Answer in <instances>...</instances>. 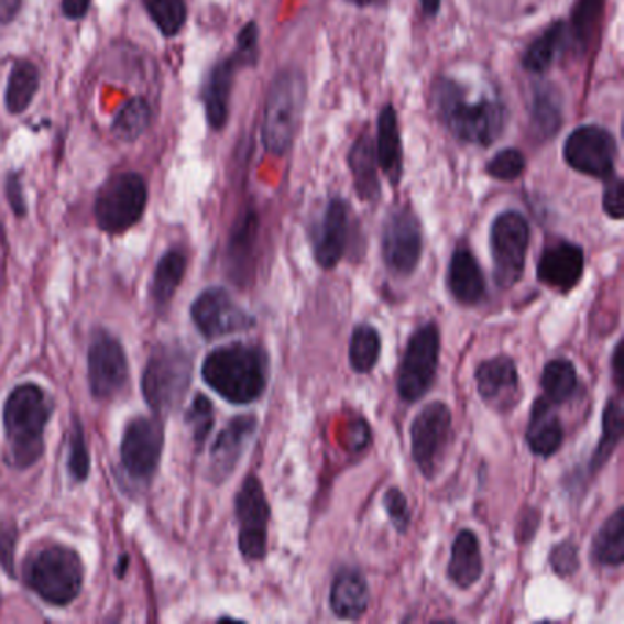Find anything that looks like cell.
<instances>
[{"label":"cell","instance_id":"obj_33","mask_svg":"<svg viewBox=\"0 0 624 624\" xmlns=\"http://www.w3.org/2000/svg\"><path fill=\"white\" fill-rule=\"evenodd\" d=\"M565 21L554 22L551 26L546 28V32L529 44V48L522 57L524 68L532 74H544L548 70L549 66L554 65L560 44L565 43Z\"/></svg>","mask_w":624,"mask_h":624},{"label":"cell","instance_id":"obj_43","mask_svg":"<svg viewBox=\"0 0 624 624\" xmlns=\"http://www.w3.org/2000/svg\"><path fill=\"white\" fill-rule=\"evenodd\" d=\"M383 505H385L386 515L391 518L397 533H407L408 526H410V507H408L407 496L402 489H388L383 496Z\"/></svg>","mask_w":624,"mask_h":624},{"label":"cell","instance_id":"obj_16","mask_svg":"<svg viewBox=\"0 0 624 624\" xmlns=\"http://www.w3.org/2000/svg\"><path fill=\"white\" fill-rule=\"evenodd\" d=\"M190 317L206 339H218L237 331L250 330L255 326V317L237 305L223 288L201 292L193 303Z\"/></svg>","mask_w":624,"mask_h":624},{"label":"cell","instance_id":"obj_2","mask_svg":"<svg viewBox=\"0 0 624 624\" xmlns=\"http://www.w3.org/2000/svg\"><path fill=\"white\" fill-rule=\"evenodd\" d=\"M433 103L447 129L462 142L489 147L504 131L505 109L502 101L485 96L471 101L463 85L449 77H441L435 83Z\"/></svg>","mask_w":624,"mask_h":624},{"label":"cell","instance_id":"obj_25","mask_svg":"<svg viewBox=\"0 0 624 624\" xmlns=\"http://www.w3.org/2000/svg\"><path fill=\"white\" fill-rule=\"evenodd\" d=\"M370 603L369 584L358 570L337 573L330 590V609L336 617L355 621L366 612Z\"/></svg>","mask_w":624,"mask_h":624},{"label":"cell","instance_id":"obj_20","mask_svg":"<svg viewBox=\"0 0 624 624\" xmlns=\"http://www.w3.org/2000/svg\"><path fill=\"white\" fill-rule=\"evenodd\" d=\"M245 66H255V63L248 59L244 54H240L239 50H234L233 54L212 66V70L207 76L204 105H206L207 121L215 131H222L228 123L234 74Z\"/></svg>","mask_w":624,"mask_h":624},{"label":"cell","instance_id":"obj_30","mask_svg":"<svg viewBox=\"0 0 624 624\" xmlns=\"http://www.w3.org/2000/svg\"><path fill=\"white\" fill-rule=\"evenodd\" d=\"M37 66L32 61H17L11 68L8 85H6L4 103L10 114L26 112L39 90Z\"/></svg>","mask_w":624,"mask_h":624},{"label":"cell","instance_id":"obj_38","mask_svg":"<svg viewBox=\"0 0 624 624\" xmlns=\"http://www.w3.org/2000/svg\"><path fill=\"white\" fill-rule=\"evenodd\" d=\"M604 0H577L571 11V37L579 48L592 44L603 17Z\"/></svg>","mask_w":624,"mask_h":624},{"label":"cell","instance_id":"obj_46","mask_svg":"<svg viewBox=\"0 0 624 624\" xmlns=\"http://www.w3.org/2000/svg\"><path fill=\"white\" fill-rule=\"evenodd\" d=\"M17 529L13 526L0 527V566L13 576V551H15Z\"/></svg>","mask_w":624,"mask_h":624},{"label":"cell","instance_id":"obj_22","mask_svg":"<svg viewBox=\"0 0 624 624\" xmlns=\"http://www.w3.org/2000/svg\"><path fill=\"white\" fill-rule=\"evenodd\" d=\"M447 286L463 306H474L485 297V277L468 245H458L447 272Z\"/></svg>","mask_w":624,"mask_h":624},{"label":"cell","instance_id":"obj_36","mask_svg":"<svg viewBox=\"0 0 624 624\" xmlns=\"http://www.w3.org/2000/svg\"><path fill=\"white\" fill-rule=\"evenodd\" d=\"M380 353V331L370 325L355 326L352 339H350V350H348V359H350L352 369L358 374H369L370 370L377 364Z\"/></svg>","mask_w":624,"mask_h":624},{"label":"cell","instance_id":"obj_26","mask_svg":"<svg viewBox=\"0 0 624 624\" xmlns=\"http://www.w3.org/2000/svg\"><path fill=\"white\" fill-rule=\"evenodd\" d=\"M482 573L483 560L478 537L471 529H462L452 543L447 576L458 588L469 590L482 579Z\"/></svg>","mask_w":624,"mask_h":624},{"label":"cell","instance_id":"obj_10","mask_svg":"<svg viewBox=\"0 0 624 624\" xmlns=\"http://www.w3.org/2000/svg\"><path fill=\"white\" fill-rule=\"evenodd\" d=\"M234 513L239 521V548L245 560L256 562L266 557L267 522L270 505L255 474L245 478L234 500Z\"/></svg>","mask_w":624,"mask_h":624},{"label":"cell","instance_id":"obj_51","mask_svg":"<svg viewBox=\"0 0 624 624\" xmlns=\"http://www.w3.org/2000/svg\"><path fill=\"white\" fill-rule=\"evenodd\" d=\"M419 2H422L425 15L433 17L440 11L441 0H419Z\"/></svg>","mask_w":624,"mask_h":624},{"label":"cell","instance_id":"obj_28","mask_svg":"<svg viewBox=\"0 0 624 624\" xmlns=\"http://www.w3.org/2000/svg\"><path fill=\"white\" fill-rule=\"evenodd\" d=\"M185 270H187V256L178 248L168 250L157 262L151 284V299L160 314L167 310V306L171 305L176 289L184 281Z\"/></svg>","mask_w":624,"mask_h":624},{"label":"cell","instance_id":"obj_34","mask_svg":"<svg viewBox=\"0 0 624 624\" xmlns=\"http://www.w3.org/2000/svg\"><path fill=\"white\" fill-rule=\"evenodd\" d=\"M540 385L544 388V397L554 405L568 402L576 394L579 380L577 370L568 359H554L544 366Z\"/></svg>","mask_w":624,"mask_h":624},{"label":"cell","instance_id":"obj_44","mask_svg":"<svg viewBox=\"0 0 624 624\" xmlns=\"http://www.w3.org/2000/svg\"><path fill=\"white\" fill-rule=\"evenodd\" d=\"M549 562L555 573L559 577L576 576L579 570V549L571 540L557 544L551 554H549Z\"/></svg>","mask_w":624,"mask_h":624},{"label":"cell","instance_id":"obj_41","mask_svg":"<svg viewBox=\"0 0 624 624\" xmlns=\"http://www.w3.org/2000/svg\"><path fill=\"white\" fill-rule=\"evenodd\" d=\"M68 472L76 482H85L90 474V455H88L87 440L83 433L79 419H74L68 440Z\"/></svg>","mask_w":624,"mask_h":624},{"label":"cell","instance_id":"obj_5","mask_svg":"<svg viewBox=\"0 0 624 624\" xmlns=\"http://www.w3.org/2000/svg\"><path fill=\"white\" fill-rule=\"evenodd\" d=\"M305 96V76L299 70L286 68L278 72L267 92L262 118V143L267 153L283 156L292 147L299 129Z\"/></svg>","mask_w":624,"mask_h":624},{"label":"cell","instance_id":"obj_39","mask_svg":"<svg viewBox=\"0 0 624 624\" xmlns=\"http://www.w3.org/2000/svg\"><path fill=\"white\" fill-rule=\"evenodd\" d=\"M143 6L163 37H174L184 28L187 19L185 0H143Z\"/></svg>","mask_w":624,"mask_h":624},{"label":"cell","instance_id":"obj_11","mask_svg":"<svg viewBox=\"0 0 624 624\" xmlns=\"http://www.w3.org/2000/svg\"><path fill=\"white\" fill-rule=\"evenodd\" d=\"M451 408L444 402L429 403L419 410L410 427L413 458L424 477L433 478L440 468L451 440Z\"/></svg>","mask_w":624,"mask_h":624},{"label":"cell","instance_id":"obj_35","mask_svg":"<svg viewBox=\"0 0 624 624\" xmlns=\"http://www.w3.org/2000/svg\"><path fill=\"white\" fill-rule=\"evenodd\" d=\"M153 118V110L147 99L134 98L121 107L120 112L112 121V132L121 142H136L147 131Z\"/></svg>","mask_w":624,"mask_h":624},{"label":"cell","instance_id":"obj_14","mask_svg":"<svg viewBox=\"0 0 624 624\" xmlns=\"http://www.w3.org/2000/svg\"><path fill=\"white\" fill-rule=\"evenodd\" d=\"M617 142L604 127L582 125L571 132L565 143V160L577 173L592 178H609L614 174Z\"/></svg>","mask_w":624,"mask_h":624},{"label":"cell","instance_id":"obj_42","mask_svg":"<svg viewBox=\"0 0 624 624\" xmlns=\"http://www.w3.org/2000/svg\"><path fill=\"white\" fill-rule=\"evenodd\" d=\"M524 171H526V157L518 149H504L499 154H494L485 165V173L491 178L502 179V182L521 178Z\"/></svg>","mask_w":624,"mask_h":624},{"label":"cell","instance_id":"obj_17","mask_svg":"<svg viewBox=\"0 0 624 624\" xmlns=\"http://www.w3.org/2000/svg\"><path fill=\"white\" fill-rule=\"evenodd\" d=\"M477 388L483 403L499 413H511L522 399L521 380L513 359L507 355L478 364Z\"/></svg>","mask_w":624,"mask_h":624},{"label":"cell","instance_id":"obj_47","mask_svg":"<svg viewBox=\"0 0 624 624\" xmlns=\"http://www.w3.org/2000/svg\"><path fill=\"white\" fill-rule=\"evenodd\" d=\"M6 195H8L11 209H13L17 217H24L26 215V198H24V190H22V182L19 174H10L8 179H6Z\"/></svg>","mask_w":624,"mask_h":624},{"label":"cell","instance_id":"obj_31","mask_svg":"<svg viewBox=\"0 0 624 624\" xmlns=\"http://www.w3.org/2000/svg\"><path fill=\"white\" fill-rule=\"evenodd\" d=\"M592 559L601 566L620 568L624 562V510H615L593 537Z\"/></svg>","mask_w":624,"mask_h":624},{"label":"cell","instance_id":"obj_50","mask_svg":"<svg viewBox=\"0 0 624 624\" xmlns=\"http://www.w3.org/2000/svg\"><path fill=\"white\" fill-rule=\"evenodd\" d=\"M621 352H623V342H617L614 350V358H612V366H614V380L621 388V380H623V372H621Z\"/></svg>","mask_w":624,"mask_h":624},{"label":"cell","instance_id":"obj_12","mask_svg":"<svg viewBox=\"0 0 624 624\" xmlns=\"http://www.w3.org/2000/svg\"><path fill=\"white\" fill-rule=\"evenodd\" d=\"M129 381L125 348L107 330H98L88 347V385L96 399H112Z\"/></svg>","mask_w":624,"mask_h":624},{"label":"cell","instance_id":"obj_27","mask_svg":"<svg viewBox=\"0 0 624 624\" xmlns=\"http://www.w3.org/2000/svg\"><path fill=\"white\" fill-rule=\"evenodd\" d=\"M348 165L352 171L353 185L358 196L364 201H375L380 198L381 187L377 178V157L372 138L361 134L353 143L348 154Z\"/></svg>","mask_w":624,"mask_h":624},{"label":"cell","instance_id":"obj_45","mask_svg":"<svg viewBox=\"0 0 624 624\" xmlns=\"http://www.w3.org/2000/svg\"><path fill=\"white\" fill-rule=\"evenodd\" d=\"M604 212L614 220H623L624 201H623V179L617 174H610L604 185L603 195Z\"/></svg>","mask_w":624,"mask_h":624},{"label":"cell","instance_id":"obj_3","mask_svg":"<svg viewBox=\"0 0 624 624\" xmlns=\"http://www.w3.org/2000/svg\"><path fill=\"white\" fill-rule=\"evenodd\" d=\"M201 377L226 402L233 405L256 402L266 391V352L245 342L217 348L201 364Z\"/></svg>","mask_w":624,"mask_h":624},{"label":"cell","instance_id":"obj_52","mask_svg":"<svg viewBox=\"0 0 624 624\" xmlns=\"http://www.w3.org/2000/svg\"><path fill=\"white\" fill-rule=\"evenodd\" d=\"M352 4L361 6V8H366V6H383L386 0H348Z\"/></svg>","mask_w":624,"mask_h":624},{"label":"cell","instance_id":"obj_9","mask_svg":"<svg viewBox=\"0 0 624 624\" xmlns=\"http://www.w3.org/2000/svg\"><path fill=\"white\" fill-rule=\"evenodd\" d=\"M529 250V223L518 211H505L491 226V255L494 281L502 289H510L521 281L526 270Z\"/></svg>","mask_w":624,"mask_h":624},{"label":"cell","instance_id":"obj_19","mask_svg":"<svg viewBox=\"0 0 624 624\" xmlns=\"http://www.w3.org/2000/svg\"><path fill=\"white\" fill-rule=\"evenodd\" d=\"M584 273V251L573 242H557L543 251L537 266V277L544 286L557 292H571L581 283Z\"/></svg>","mask_w":624,"mask_h":624},{"label":"cell","instance_id":"obj_4","mask_svg":"<svg viewBox=\"0 0 624 624\" xmlns=\"http://www.w3.org/2000/svg\"><path fill=\"white\" fill-rule=\"evenodd\" d=\"M26 587L44 603L66 606L79 598L85 582L81 555L65 544H48L28 555L22 566Z\"/></svg>","mask_w":624,"mask_h":624},{"label":"cell","instance_id":"obj_24","mask_svg":"<svg viewBox=\"0 0 624 624\" xmlns=\"http://www.w3.org/2000/svg\"><path fill=\"white\" fill-rule=\"evenodd\" d=\"M375 157L381 171L392 185L399 184L403 174V149L396 109L385 105L377 118V140L374 143Z\"/></svg>","mask_w":624,"mask_h":624},{"label":"cell","instance_id":"obj_7","mask_svg":"<svg viewBox=\"0 0 624 624\" xmlns=\"http://www.w3.org/2000/svg\"><path fill=\"white\" fill-rule=\"evenodd\" d=\"M147 198V184L140 174L121 173L107 179L94 204L99 229L109 234L125 233L142 220Z\"/></svg>","mask_w":624,"mask_h":624},{"label":"cell","instance_id":"obj_37","mask_svg":"<svg viewBox=\"0 0 624 624\" xmlns=\"http://www.w3.org/2000/svg\"><path fill=\"white\" fill-rule=\"evenodd\" d=\"M256 237V215L253 211L245 212L244 217L240 218V222L234 226L233 234L229 240V264H231V272L234 275H242L248 267V262L251 259V251L255 244Z\"/></svg>","mask_w":624,"mask_h":624},{"label":"cell","instance_id":"obj_6","mask_svg":"<svg viewBox=\"0 0 624 624\" xmlns=\"http://www.w3.org/2000/svg\"><path fill=\"white\" fill-rule=\"evenodd\" d=\"M193 375V359L184 348L160 344L143 370L142 391L157 416L173 413L184 402Z\"/></svg>","mask_w":624,"mask_h":624},{"label":"cell","instance_id":"obj_15","mask_svg":"<svg viewBox=\"0 0 624 624\" xmlns=\"http://www.w3.org/2000/svg\"><path fill=\"white\" fill-rule=\"evenodd\" d=\"M424 253L422 226L408 207H399L386 218L383 229V259L394 275H413Z\"/></svg>","mask_w":624,"mask_h":624},{"label":"cell","instance_id":"obj_8","mask_svg":"<svg viewBox=\"0 0 624 624\" xmlns=\"http://www.w3.org/2000/svg\"><path fill=\"white\" fill-rule=\"evenodd\" d=\"M440 330L436 322L419 326L408 339L397 372V392L403 402H419L430 391L440 361Z\"/></svg>","mask_w":624,"mask_h":624},{"label":"cell","instance_id":"obj_23","mask_svg":"<svg viewBox=\"0 0 624 624\" xmlns=\"http://www.w3.org/2000/svg\"><path fill=\"white\" fill-rule=\"evenodd\" d=\"M554 407V403H549L546 397H538L533 403L526 440L533 455L537 457H554L565 441V429Z\"/></svg>","mask_w":624,"mask_h":624},{"label":"cell","instance_id":"obj_48","mask_svg":"<svg viewBox=\"0 0 624 624\" xmlns=\"http://www.w3.org/2000/svg\"><path fill=\"white\" fill-rule=\"evenodd\" d=\"M92 0H63V13H65L72 21H79L83 17L87 15L88 8H90Z\"/></svg>","mask_w":624,"mask_h":624},{"label":"cell","instance_id":"obj_32","mask_svg":"<svg viewBox=\"0 0 624 624\" xmlns=\"http://www.w3.org/2000/svg\"><path fill=\"white\" fill-rule=\"evenodd\" d=\"M623 433V405H621L620 397H610L603 414V435H601V440H599L592 460H590V471L598 472L599 469L606 466L610 457L620 446Z\"/></svg>","mask_w":624,"mask_h":624},{"label":"cell","instance_id":"obj_49","mask_svg":"<svg viewBox=\"0 0 624 624\" xmlns=\"http://www.w3.org/2000/svg\"><path fill=\"white\" fill-rule=\"evenodd\" d=\"M21 8V0H0V24H8V22L15 19Z\"/></svg>","mask_w":624,"mask_h":624},{"label":"cell","instance_id":"obj_18","mask_svg":"<svg viewBox=\"0 0 624 624\" xmlns=\"http://www.w3.org/2000/svg\"><path fill=\"white\" fill-rule=\"evenodd\" d=\"M255 433V416H237L226 425V429L212 444L211 458H209V478L212 482H226L233 474Z\"/></svg>","mask_w":624,"mask_h":624},{"label":"cell","instance_id":"obj_21","mask_svg":"<svg viewBox=\"0 0 624 624\" xmlns=\"http://www.w3.org/2000/svg\"><path fill=\"white\" fill-rule=\"evenodd\" d=\"M348 239V207L341 198H333L325 215L315 223L311 233L315 261L320 267L331 270L341 262Z\"/></svg>","mask_w":624,"mask_h":624},{"label":"cell","instance_id":"obj_29","mask_svg":"<svg viewBox=\"0 0 624 624\" xmlns=\"http://www.w3.org/2000/svg\"><path fill=\"white\" fill-rule=\"evenodd\" d=\"M562 125V98L559 90L543 83L535 88L532 103V131L538 140H549Z\"/></svg>","mask_w":624,"mask_h":624},{"label":"cell","instance_id":"obj_40","mask_svg":"<svg viewBox=\"0 0 624 624\" xmlns=\"http://www.w3.org/2000/svg\"><path fill=\"white\" fill-rule=\"evenodd\" d=\"M185 424L190 427L196 447L201 449V446L206 444L207 438L211 435L212 425H215L212 403L204 394H198L189 410L185 413Z\"/></svg>","mask_w":624,"mask_h":624},{"label":"cell","instance_id":"obj_1","mask_svg":"<svg viewBox=\"0 0 624 624\" xmlns=\"http://www.w3.org/2000/svg\"><path fill=\"white\" fill-rule=\"evenodd\" d=\"M54 413L48 392L24 383L10 392L2 410L6 433V458L17 469H28L44 455V430Z\"/></svg>","mask_w":624,"mask_h":624},{"label":"cell","instance_id":"obj_13","mask_svg":"<svg viewBox=\"0 0 624 624\" xmlns=\"http://www.w3.org/2000/svg\"><path fill=\"white\" fill-rule=\"evenodd\" d=\"M163 444L165 435L160 419L147 416L131 419L121 438L120 449L127 474L136 482H149L160 468Z\"/></svg>","mask_w":624,"mask_h":624}]
</instances>
